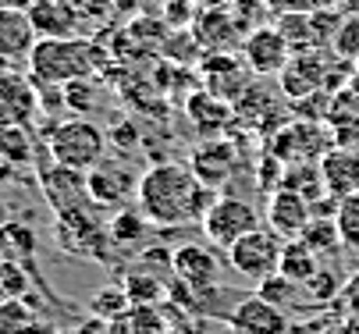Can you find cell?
<instances>
[{"mask_svg":"<svg viewBox=\"0 0 359 334\" xmlns=\"http://www.w3.org/2000/svg\"><path fill=\"white\" fill-rule=\"evenodd\" d=\"M214 188H207L189 164L178 160H161L139 174V193L135 207L146 214L149 224L157 228H182V224H199L207 207L214 203Z\"/></svg>","mask_w":359,"mask_h":334,"instance_id":"obj_1","label":"cell"},{"mask_svg":"<svg viewBox=\"0 0 359 334\" xmlns=\"http://www.w3.org/2000/svg\"><path fill=\"white\" fill-rule=\"evenodd\" d=\"M29 75L36 82L68 85L75 78H89L104 64V54L93 39L72 36V39H39L29 54Z\"/></svg>","mask_w":359,"mask_h":334,"instance_id":"obj_2","label":"cell"},{"mask_svg":"<svg viewBox=\"0 0 359 334\" xmlns=\"http://www.w3.org/2000/svg\"><path fill=\"white\" fill-rule=\"evenodd\" d=\"M100 210H104V207L86 203V207L54 214V242H57L65 253H72V256L96 260V263H114L121 253H118V246L111 242L107 221L100 217Z\"/></svg>","mask_w":359,"mask_h":334,"instance_id":"obj_3","label":"cell"},{"mask_svg":"<svg viewBox=\"0 0 359 334\" xmlns=\"http://www.w3.org/2000/svg\"><path fill=\"white\" fill-rule=\"evenodd\" d=\"M43 146L54 164H65L75 171H93L107 157V132L89 118H68V121H57L46 128Z\"/></svg>","mask_w":359,"mask_h":334,"instance_id":"obj_4","label":"cell"},{"mask_svg":"<svg viewBox=\"0 0 359 334\" xmlns=\"http://www.w3.org/2000/svg\"><path fill=\"white\" fill-rule=\"evenodd\" d=\"M281 249H285V238L274 235L267 224H260L249 235H242L235 246H228V263H231L235 274H242L249 281H264V277L278 274Z\"/></svg>","mask_w":359,"mask_h":334,"instance_id":"obj_5","label":"cell"},{"mask_svg":"<svg viewBox=\"0 0 359 334\" xmlns=\"http://www.w3.org/2000/svg\"><path fill=\"white\" fill-rule=\"evenodd\" d=\"M203 235L210 238L214 246H235L242 235H249L252 228H260V214H256V207H249L242 196H214V203L207 207V214H203L199 221Z\"/></svg>","mask_w":359,"mask_h":334,"instance_id":"obj_6","label":"cell"},{"mask_svg":"<svg viewBox=\"0 0 359 334\" xmlns=\"http://www.w3.org/2000/svg\"><path fill=\"white\" fill-rule=\"evenodd\" d=\"M171 267H175V277L185 284V288H192L196 295H207L214 292L221 284V274H224V263L221 256L203 246V242H185L171 253Z\"/></svg>","mask_w":359,"mask_h":334,"instance_id":"obj_7","label":"cell"},{"mask_svg":"<svg viewBox=\"0 0 359 334\" xmlns=\"http://www.w3.org/2000/svg\"><path fill=\"white\" fill-rule=\"evenodd\" d=\"M295 50L288 46L285 32L281 29H271V25H260V29H252L242 43V61L252 75H281L288 64H292Z\"/></svg>","mask_w":359,"mask_h":334,"instance_id":"obj_8","label":"cell"},{"mask_svg":"<svg viewBox=\"0 0 359 334\" xmlns=\"http://www.w3.org/2000/svg\"><path fill=\"white\" fill-rule=\"evenodd\" d=\"M36 114H39V89L32 75L18 68L0 71V128L32 125Z\"/></svg>","mask_w":359,"mask_h":334,"instance_id":"obj_9","label":"cell"},{"mask_svg":"<svg viewBox=\"0 0 359 334\" xmlns=\"http://www.w3.org/2000/svg\"><path fill=\"white\" fill-rule=\"evenodd\" d=\"M39 193H43V200L50 203L54 214H65V210L93 203L86 171H75V167H65V164L39 167Z\"/></svg>","mask_w":359,"mask_h":334,"instance_id":"obj_10","label":"cell"},{"mask_svg":"<svg viewBox=\"0 0 359 334\" xmlns=\"http://www.w3.org/2000/svg\"><path fill=\"white\" fill-rule=\"evenodd\" d=\"M310 221H313V203L306 196H299L295 188L278 185L274 193L267 196V228L274 235H281L285 242L288 238H299Z\"/></svg>","mask_w":359,"mask_h":334,"instance_id":"obj_11","label":"cell"},{"mask_svg":"<svg viewBox=\"0 0 359 334\" xmlns=\"http://www.w3.org/2000/svg\"><path fill=\"white\" fill-rule=\"evenodd\" d=\"M89 178V196L96 207H128V200H135L139 193V174L128 171L125 164H96L93 171H86Z\"/></svg>","mask_w":359,"mask_h":334,"instance_id":"obj_12","label":"cell"},{"mask_svg":"<svg viewBox=\"0 0 359 334\" xmlns=\"http://www.w3.org/2000/svg\"><path fill=\"white\" fill-rule=\"evenodd\" d=\"M228 330L231 334H288V316L281 306L252 295V299H242L228 313Z\"/></svg>","mask_w":359,"mask_h":334,"instance_id":"obj_13","label":"cell"},{"mask_svg":"<svg viewBox=\"0 0 359 334\" xmlns=\"http://www.w3.org/2000/svg\"><path fill=\"white\" fill-rule=\"evenodd\" d=\"M29 18L39 39H72L82 29V15L72 0H32Z\"/></svg>","mask_w":359,"mask_h":334,"instance_id":"obj_14","label":"cell"},{"mask_svg":"<svg viewBox=\"0 0 359 334\" xmlns=\"http://www.w3.org/2000/svg\"><path fill=\"white\" fill-rule=\"evenodd\" d=\"M320 178H324V188L331 196L345 200V196H355L359 193V150L355 146H334L320 157Z\"/></svg>","mask_w":359,"mask_h":334,"instance_id":"obj_15","label":"cell"},{"mask_svg":"<svg viewBox=\"0 0 359 334\" xmlns=\"http://www.w3.org/2000/svg\"><path fill=\"white\" fill-rule=\"evenodd\" d=\"M189 167L196 171V178L207 188H221L235 174V167H238V150L231 146V142H224V139L203 142V146L192 153Z\"/></svg>","mask_w":359,"mask_h":334,"instance_id":"obj_16","label":"cell"},{"mask_svg":"<svg viewBox=\"0 0 359 334\" xmlns=\"http://www.w3.org/2000/svg\"><path fill=\"white\" fill-rule=\"evenodd\" d=\"M39 43L29 11H15V8H0V57H8L15 64H25L32 46Z\"/></svg>","mask_w":359,"mask_h":334,"instance_id":"obj_17","label":"cell"},{"mask_svg":"<svg viewBox=\"0 0 359 334\" xmlns=\"http://www.w3.org/2000/svg\"><path fill=\"white\" fill-rule=\"evenodd\" d=\"M185 114L192 118V125L196 128H203V132H207V135H221L224 132V125H228V118L235 114L221 97H217V92H192V97H189V104H185Z\"/></svg>","mask_w":359,"mask_h":334,"instance_id":"obj_18","label":"cell"},{"mask_svg":"<svg viewBox=\"0 0 359 334\" xmlns=\"http://www.w3.org/2000/svg\"><path fill=\"white\" fill-rule=\"evenodd\" d=\"M0 260L32 267V260H36V231L25 221L8 217L4 224H0Z\"/></svg>","mask_w":359,"mask_h":334,"instance_id":"obj_19","label":"cell"},{"mask_svg":"<svg viewBox=\"0 0 359 334\" xmlns=\"http://www.w3.org/2000/svg\"><path fill=\"white\" fill-rule=\"evenodd\" d=\"M146 228H149V221H146V214L139 207H118L107 217V235H111V242L118 246V253L121 249H139L146 242Z\"/></svg>","mask_w":359,"mask_h":334,"instance_id":"obj_20","label":"cell"},{"mask_svg":"<svg viewBox=\"0 0 359 334\" xmlns=\"http://www.w3.org/2000/svg\"><path fill=\"white\" fill-rule=\"evenodd\" d=\"M324 256H317L310 246H306L302 242V238H288V242H285V249H281V274L285 277H292L295 284H306V281H310L324 263H320Z\"/></svg>","mask_w":359,"mask_h":334,"instance_id":"obj_21","label":"cell"},{"mask_svg":"<svg viewBox=\"0 0 359 334\" xmlns=\"http://www.w3.org/2000/svg\"><path fill=\"white\" fill-rule=\"evenodd\" d=\"M36 150H39V139H36L32 125L0 128V153H4L15 167H29L36 160Z\"/></svg>","mask_w":359,"mask_h":334,"instance_id":"obj_22","label":"cell"},{"mask_svg":"<svg viewBox=\"0 0 359 334\" xmlns=\"http://www.w3.org/2000/svg\"><path fill=\"white\" fill-rule=\"evenodd\" d=\"M121 284H125L132 306H161L168 299V281L157 277V274H149V270H139V267H132Z\"/></svg>","mask_w":359,"mask_h":334,"instance_id":"obj_23","label":"cell"},{"mask_svg":"<svg viewBox=\"0 0 359 334\" xmlns=\"http://www.w3.org/2000/svg\"><path fill=\"white\" fill-rule=\"evenodd\" d=\"M299 238H302V242L310 246L317 256H331V253L341 249V231H338V221H334V217L313 214V221L306 224V231H302Z\"/></svg>","mask_w":359,"mask_h":334,"instance_id":"obj_24","label":"cell"},{"mask_svg":"<svg viewBox=\"0 0 359 334\" xmlns=\"http://www.w3.org/2000/svg\"><path fill=\"white\" fill-rule=\"evenodd\" d=\"M128 309H132V299L125 292V284H107V288H100L89 299V313L96 320H121Z\"/></svg>","mask_w":359,"mask_h":334,"instance_id":"obj_25","label":"cell"},{"mask_svg":"<svg viewBox=\"0 0 359 334\" xmlns=\"http://www.w3.org/2000/svg\"><path fill=\"white\" fill-rule=\"evenodd\" d=\"M96 92H100V85L93 82V75L89 78H75V82L65 85V107L72 111V118H89L96 111V100H100Z\"/></svg>","mask_w":359,"mask_h":334,"instance_id":"obj_26","label":"cell"},{"mask_svg":"<svg viewBox=\"0 0 359 334\" xmlns=\"http://www.w3.org/2000/svg\"><path fill=\"white\" fill-rule=\"evenodd\" d=\"M36 313L25 306V299H4L0 302V334H32Z\"/></svg>","mask_w":359,"mask_h":334,"instance_id":"obj_27","label":"cell"},{"mask_svg":"<svg viewBox=\"0 0 359 334\" xmlns=\"http://www.w3.org/2000/svg\"><path fill=\"white\" fill-rule=\"evenodd\" d=\"M334 221H338V231H341V246L352 249V253H359V193L355 196H345L338 203Z\"/></svg>","mask_w":359,"mask_h":334,"instance_id":"obj_28","label":"cell"},{"mask_svg":"<svg viewBox=\"0 0 359 334\" xmlns=\"http://www.w3.org/2000/svg\"><path fill=\"white\" fill-rule=\"evenodd\" d=\"M302 288V284H295L292 277H285L281 270L278 274H271V277H264V281H256V295L260 299H267V302H274V306H288L292 299H295V292Z\"/></svg>","mask_w":359,"mask_h":334,"instance_id":"obj_29","label":"cell"},{"mask_svg":"<svg viewBox=\"0 0 359 334\" xmlns=\"http://www.w3.org/2000/svg\"><path fill=\"white\" fill-rule=\"evenodd\" d=\"M29 292V267L0 260V299H22Z\"/></svg>","mask_w":359,"mask_h":334,"instance_id":"obj_30","label":"cell"},{"mask_svg":"<svg viewBox=\"0 0 359 334\" xmlns=\"http://www.w3.org/2000/svg\"><path fill=\"white\" fill-rule=\"evenodd\" d=\"M302 288L310 292L313 299H320V302H327V299H334L338 292H345V288H341V277H338L334 270H327V267H320L310 281L302 284Z\"/></svg>","mask_w":359,"mask_h":334,"instance_id":"obj_31","label":"cell"},{"mask_svg":"<svg viewBox=\"0 0 359 334\" xmlns=\"http://www.w3.org/2000/svg\"><path fill=\"white\" fill-rule=\"evenodd\" d=\"M164 334H203V327H196V323H189V320H182V316H178Z\"/></svg>","mask_w":359,"mask_h":334,"instance_id":"obj_32","label":"cell"},{"mask_svg":"<svg viewBox=\"0 0 359 334\" xmlns=\"http://www.w3.org/2000/svg\"><path fill=\"white\" fill-rule=\"evenodd\" d=\"M18 178V167L4 157V153H0V185H8V181H15Z\"/></svg>","mask_w":359,"mask_h":334,"instance_id":"obj_33","label":"cell"},{"mask_svg":"<svg viewBox=\"0 0 359 334\" xmlns=\"http://www.w3.org/2000/svg\"><path fill=\"white\" fill-rule=\"evenodd\" d=\"M146 8V0H114V11H128V15H135V11H142Z\"/></svg>","mask_w":359,"mask_h":334,"instance_id":"obj_34","label":"cell"},{"mask_svg":"<svg viewBox=\"0 0 359 334\" xmlns=\"http://www.w3.org/2000/svg\"><path fill=\"white\" fill-rule=\"evenodd\" d=\"M331 8H338L341 15H359V0H331Z\"/></svg>","mask_w":359,"mask_h":334,"instance_id":"obj_35","label":"cell"},{"mask_svg":"<svg viewBox=\"0 0 359 334\" xmlns=\"http://www.w3.org/2000/svg\"><path fill=\"white\" fill-rule=\"evenodd\" d=\"M0 8H15V11H29L32 0H0Z\"/></svg>","mask_w":359,"mask_h":334,"instance_id":"obj_36","label":"cell"},{"mask_svg":"<svg viewBox=\"0 0 359 334\" xmlns=\"http://www.w3.org/2000/svg\"><path fill=\"white\" fill-rule=\"evenodd\" d=\"M4 221H8V207H4V203H0V224H4Z\"/></svg>","mask_w":359,"mask_h":334,"instance_id":"obj_37","label":"cell"},{"mask_svg":"<svg viewBox=\"0 0 359 334\" xmlns=\"http://www.w3.org/2000/svg\"><path fill=\"white\" fill-rule=\"evenodd\" d=\"M72 4H75V0H72Z\"/></svg>","mask_w":359,"mask_h":334,"instance_id":"obj_38","label":"cell"}]
</instances>
